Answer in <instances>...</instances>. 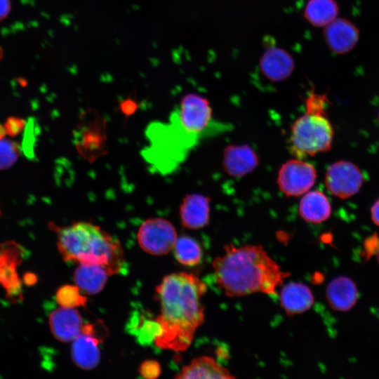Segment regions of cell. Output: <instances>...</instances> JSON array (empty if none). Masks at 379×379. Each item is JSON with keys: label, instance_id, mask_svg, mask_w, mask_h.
Segmentation results:
<instances>
[{"label": "cell", "instance_id": "6da1fadb", "mask_svg": "<svg viewBox=\"0 0 379 379\" xmlns=\"http://www.w3.org/2000/svg\"><path fill=\"white\" fill-rule=\"evenodd\" d=\"M206 284L197 275L185 272L164 277L156 288L160 314L156 318L161 332L154 343L161 349L186 350L204 321L202 298Z\"/></svg>", "mask_w": 379, "mask_h": 379}, {"label": "cell", "instance_id": "7a4b0ae2", "mask_svg": "<svg viewBox=\"0 0 379 379\" xmlns=\"http://www.w3.org/2000/svg\"><path fill=\"white\" fill-rule=\"evenodd\" d=\"M213 260L215 283L230 298L255 293L277 295V289L291 275L281 270L260 245L224 246Z\"/></svg>", "mask_w": 379, "mask_h": 379}, {"label": "cell", "instance_id": "3957f363", "mask_svg": "<svg viewBox=\"0 0 379 379\" xmlns=\"http://www.w3.org/2000/svg\"><path fill=\"white\" fill-rule=\"evenodd\" d=\"M50 227L57 234L58 248L65 261L102 266L109 275L123 269L121 243L100 227L84 221L62 227L51 222Z\"/></svg>", "mask_w": 379, "mask_h": 379}, {"label": "cell", "instance_id": "277c9868", "mask_svg": "<svg viewBox=\"0 0 379 379\" xmlns=\"http://www.w3.org/2000/svg\"><path fill=\"white\" fill-rule=\"evenodd\" d=\"M146 136L149 144L142 149V156L161 174L174 171L200 141L171 119L169 123H151L147 127Z\"/></svg>", "mask_w": 379, "mask_h": 379}, {"label": "cell", "instance_id": "5b68a950", "mask_svg": "<svg viewBox=\"0 0 379 379\" xmlns=\"http://www.w3.org/2000/svg\"><path fill=\"white\" fill-rule=\"evenodd\" d=\"M333 126L326 109L306 107V112L291 127L289 149L298 159L313 157L331 149Z\"/></svg>", "mask_w": 379, "mask_h": 379}, {"label": "cell", "instance_id": "8992f818", "mask_svg": "<svg viewBox=\"0 0 379 379\" xmlns=\"http://www.w3.org/2000/svg\"><path fill=\"white\" fill-rule=\"evenodd\" d=\"M169 118L199 140L223 131L226 127L213 120L208 100L195 93L184 95Z\"/></svg>", "mask_w": 379, "mask_h": 379}, {"label": "cell", "instance_id": "52a82bcc", "mask_svg": "<svg viewBox=\"0 0 379 379\" xmlns=\"http://www.w3.org/2000/svg\"><path fill=\"white\" fill-rule=\"evenodd\" d=\"M177 238L175 227L161 218L146 220L140 226L137 234L140 248L154 255H165L173 250Z\"/></svg>", "mask_w": 379, "mask_h": 379}, {"label": "cell", "instance_id": "ba28073f", "mask_svg": "<svg viewBox=\"0 0 379 379\" xmlns=\"http://www.w3.org/2000/svg\"><path fill=\"white\" fill-rule=\"evenodd\" d=\"M317 177L315 167L300 159L283 164L277 175V185L287 197H299L307 192L314 185Z\"/></svg>", "mask_w": 379, "mask_h": 379}, {"label": "cell", "instance_id": "9c48e42d", "mask_svg": "<svg viewBox=\"0 0 379 379\" xmlns=\"http://www.w3.org/2000/svg\"><path fill=\"white\" fill-rule=\"evenodd\" d=\"M364 178L360 168L351 161L340 160L331 164L325 173L324 183L335 197L348 199L357 194Z\"/></svg>", "mask_w": 379, "mask_h": 379}, {"label": "cell", "instance_id": "30bf717a", "mask_svg": "<svg viewBox=\"0 0 379 379\" xmlns=\"http://www.w3.org/2000/svg\"><path fill=\"white\" fill-rule=\"evenodd\" d=\"M102 340L95 325L84 323L81 333L72 341L71 353L74 363L84 370L95 368L100 361L99 344Z\"/></svg>", "mask_w": 379, "mask_h": 379}, {"label": "cell", "instance_id": "8fae6325", "mask_svg": "<svg viewBox=\"0 0 379 379\" xmlns=\"http://www.w3.org/2000/svg\"><path fill=\"white\" fill-rule=\"evenodd\" d=\"M324 36L329 48L338 54L350 52L359 38V29L350 20L335 18L325 26Z\"/></svg>", "mask_w": 379, "mask_h": 379}, {"label": "cell", "instance_id": "7c38bea8", "mask_svg": "<svg viewBox=\"0 0 379 379\" xmlns=\"http://www.w3.org/2000/svg\"><path fill=\"white\" fill-rule=\"evenodd\" d=\"M210 202L209 197L204 194H186L179 209L182 226L190 230L206 227L210 219Z\"/></svg>", "mask_w": 379, "mask_h": 379}, {"label": "cell", "instance_id": "4fadbf2b", "mask_svg": "<svg viewBox=\"0 0 379 379\" xmlns=\"http://www.w3.org/2000/svg\"><path fill=\"white\" fill-rule=\"evenodd\" d=\"M259 67L266 78L277 82L284 81L291 75L295 69V62L286 50L270 47L260 57Z\"/></svg>", "mask_w": 379, "mask_h": 379}, {"label": "cell", "instance_id": "5bb4252c", "mask_svg": "<svg viewBox=\"0 0 379 379\" xmlns=\"http://www.w3.org/2000/svg\"><path fill=\"white\" fill-rule=\"evenodd\" d=\"M83 319L74 307H60L49 317V325L54 337L62 342L73 341L81 333Z\"/></svg>", "mask_w": 379, "mask_h": 379}, {"label": "cell", "instance_id": "9a60e30c", "mask_svg": "<svg viewBox=\"0 0 379 379\" xmlns=\"http://www.w3.org/2000/svg\"><path fill=\"white\" fill-rule=\"evenodd\" d=\"M259 159L248 145H229L224 149L222 165L225 172L234 178H241L252 172Z\"/></svg>", "mask_w": 379, "mask_h": 379}, {"label": "cell", "instance_id": "2e32d148", "mask_svg": "<svg viewBox=\"0 0 379 379\" xmlns=\"http://www.w3.org/2000/svg\"><path fill=\"white\" fill-rule=\"evenodd\" d=\"M326 298L332 310L347 312L356 305L359 299L358 288L351 278L339 276L327 285Z\"/></svg>", "mask_w": 379, "mask_h": 379}, {"label": "cell", "instance_id": "e0dca14e", "mask_svg": "<svg viewBox=\"0 0 379 379\" xmlns=\"http://www.w3.org/2000/svg\"><path fill=\"white\" fill-rule=\"evenodd\" d=\"M280 305L288 316H293L309 310L314 302L310 288L300 282H290L281 288Z\"/></svg>", "mask_w": 379, "mask_h": 379}, {"label": "cell", "instance_id": "ac0fdd59", "mask_svg": "<svg viewBox=\"0 0 379 379\" xmlns=\"http://www.w3.org/2000/svg\"><path fill=\"white\" fill-rule=\"evenodd\" d=\"M175 378L232 379L235 378V376L213 357L201 356L193 359L188 365L183 366Z\"/></svg>", "mask_w": 379, "mask_h": 379}, {"label": "cell", "instance_id": "d6986e66", "mask_svg": "<svg viewBox=\"0 0 379 379\" xmlns=\"http://www.w3.org/2000/svg\"><path fill=\"white\" fill-rule=\"evenodd\" d=\"M331 204L326 195L320 190L310 191L303 194L298 207L300 218L307 222L319 224L331 215Z\"/></svg>", "mask_w": 379, "mask_h": 379}, {"label": "cell", "instance_id": "ffe728a7", "mask_svg": "<svg viewBox=\"0 0 379 379\" xmlns=\"http://www.w3.org/2000/svg\"><path fill=\"white\" fill-rule=\"evenodd\" d=\"M109 276L102 266L79 264L74 273V281L83 293L95 295L104 288Z\"/></svg>", "mask_w": 379, "mask_h": 379}, {"label": "cell", "instance_id": "44dd1931", "mask_svg": "<svg viewBox=\"0 0 379 379\" xmlns=\"http://www.w3.org/2000/svg\"><path fill=\"white\" fill-rule=\"evenodd\" d=\"M338 13V6L335 0H309L304 17L313 26L325 27L336 18Z\"/></svg>", "mask_w": 379, "mask_h": 379}, {"label": "cell", "instance_id": "7402d4cb", "mask_svg": "<svg viewBox=\"0 0 379 379\" xmlns=\"http://www.w3.org/2000/svg\"><path fill=\"white\" fill-rule=\"evenodd\" d=\"M173 249L175 259L183 265L195 266L201 261L202 248L198 241L190 236L177 238Z\"/></svg>", "mask_w": 379, "mask_h": 379}, {"label": "cell", "instance_id": "603a6c76", "mask_svg": "<svg viewBox=\"0 0 379 379\" xmlns=\"http://www.w3.org/2000/svg\"><path fill=\"white\" fill-rule=\"evenodd\" d=\"M56 301L61 307L75 308L84 306L87 298L77 286L67 284L57 291Z\"/></svg>", "mask_w": 379, "mask_h": 379}, {"label": "cell", "instance_id": "cb8c5ba5", "mask_svg": "<svg viewBox=\"0 0 379 379\" xmlns=\"http://www.w3.org/2000/svg\"><path fill=\"white\" fill-rule=\"evenodd\" d=\"M20 155L18 143L6 137L0 138V169L12 166Z\"/></svg>", "mask_w": 379, "mask_h": 379}, {"label": "cell", "instance_id": "d4e9b609", "mask_svg": "<svg viewBox=\"0 0 379 379\" xmlns=\"http://www.w3.org/2000/svg\"><path fill=\"white\" fill-rule=\"evenodd\" d=\"M139 373L145 378L154 379L161 374V368L157 361L148 359L140 364Z\"/></svg>", "mask_w": 379, "mask_h": 379}, {"label": "cell", "instance_id": "484cf974", "mask_svg": "<svg viewBox=\"0 0 379 379\" xmlns=\"http://www.w3.org/2000/svg\"><path fill=\"white\" fill-rule=\"evenodd\" d=\"M4 126L7 135L15 137L22 131L25 121L22 119L11 117L7 119Z\"/></svg>", "mask_w": 379, "mask_h": 379}, {"label": "cell", "instance_id": "4316f807", "mask_svg": "<svg viewBox=\"0 0 379 379\" xmlns=\"http://www.w3.org/2000/svg\"><path fill=\"white\" fill-rule=\"evenodd\" d=\"M371 219L374 225L379 227V198L371 208Z\"/></svg>", "mask_w": 379, "mask_h": 379}, {"label": "cell", "instance_id": "83f0119b", "mask_svg": "<svg viewBox=\"0 0 379 379\" xmlns=\"http://www.w3.org/2000/svg\"><path fill=\"white\" fill-rule=\"evenodd\" d=\"M11 11L10 0H0V21L6 18Z\"/></svg>", "mask_w": 379, "mask_h": 379}, {"label": "cell", "instance_id": "f1b7e54d", "mask_svg": "<svg viewBox=\"0 0 379 379\" xmlns=\"http://www.w3.org/2000/svg\"><path fill=\"white\" fill-rule=\"evenodd\" d=\"M376 258H377L378 263L379 265V249L377 251Z\"/></svg>", "mask_w": 379, "mask_h": 379}, {"label": "cell", "instance_id": "f546056e", "mask_svg": "<svg viewBox=\"0 0 379 379\" xmlns=\"http://www.w3.org/2000/svg\"><path fill=\"white\" fill-rule=\"evenodd\" d=\"M378 121H379V112H378Z\"/></svg>", "mask_w": 379, "mask_h": 379}]
</instances>
